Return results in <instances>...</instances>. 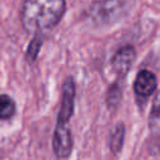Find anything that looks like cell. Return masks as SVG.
Masks as SVG:
<instances>
[{
  "label": "cell",
  "instance_id": "obj_1",
  "mask_svg": "<svg viewBox=\"0 0 160 160\" xmlns=\"http://www.w3.org/2000/svg\"><path fill=\"white\" fill-rule=\"evenodd\" d=\"M65 8V0H24L20 20L26 31L41 34L58 25Z\"/></svg>",
  "mask_w": 160,
  "mask_h": 160
},
{
  "label": "cell",
  "instance_id": "obj_2",
  "mask_svg": "<svg viewBox=\"0 0 160 160\" xmlns=\"http://www.w3.org/2000/svg\"><path fill=\"white\" fill-rule=\"evenodd\" d=\"M129 0H104L95 2L89 9L91 20L96 24H110L119 20L129 9Z\"/></svg>",
  "mask_w": 160,
  "mask_h": 160
},
{
  "label": "cell",
  "instance_id": "obj_3",
  "mask_svg": "<svg viewBox=\"0 0 160 160\" xmlns=\"http://www.w3.org/2000/svg\"><path fill=\"white\" fill-rule=\"evenodd\" d=\"M72 135L69 124H58L55 125L52 135V150L58 159H68L72 151Z\"/></svg>",
  "mask_w": 160,
  "mask_h": 160
},
{
  "label": "cell",
  "instance_id": "obj_4",
  "mask_svg": "<svg viewBox=\"0 0 160 160\" xmlns=\"http://www.w3.org/2000/svg\"><path fill=\"white\" fill-rule=\"evenodd\" d=\"M74 105H75V82L72 78L69 76L62 82L61 102L56 119L58 124H69L74 114Z\"/></svg>",
  "mask_w": 160,
  "mask_h": 160
},
{
  "label": "cell",
  "instance_id": "obj_5",
  "mask_svg": "<svg viewBox=\"0 0 160 160\" xmlns=\"http://www.w3.org/2000/svg\"><path fill=\"white\" fill-rule=\"evenodd\" d=\"M135 61V49L130 45L120 48L111 59V68L119 78H124Z\"/></svg>",
  "mask_w": 160,
  "mask_h": 160
},
{
  "label": "cell",
  "instance_id": "obj_6",
  "mask_svg": "<svg viewBox=\"0 0 160 160\" xmlns=\"http://www.w3.org/2000/svg\"><path fill=\"white\" fill-rule=\"evenodd\" d=\"M158 86V80L154 72L150 70H141L138 72L134 81V91L138 98L148 99L154 94Z\"/></svg>",
  "mask_w": 160,
  "mask_h": 160
},
{
  "label": "cell",
  "instance_id": "obj_7",
  "mask_svg": "<svg viewBox=\"0 0 160 160\" xmlns=\"http://www.w3.org/2000/svg\"><path fill=\"white\" fill-rule=\"evenodd\" d=\"M124 140H125V125L122 122H119L112 129L109 139V149L114 155H118L122 150Z\"/></svg>",
  "mask_w": 160,
  "mask_h": 160
},
{
  "label": "cell",
  "instance_id": "obj_8",
  "mask_svg": "<svg viewBox=\"0 0 160 160\" xmlns=\"http://www.w3.org/2000/svg\"><path fill=\"white\" fill-rule=\"evenodd\" d=\"M16 110L15 101L6 94H0V120H9L14 116Z\"/></svg>",
  "mask_w": 160,
  "mask_h": 160
},
{
  "label": "cell",
  "instance_id": "obj_9",
  "mask_svg": "<svg viewBox=\"0 0 160 160\" xmlns=\"http://www.w3.org/2000/svg\"><path fill=\"white\" fill-rule=\"evenodd\" d=\"M41 45H42V36L41 34H35L32 40L30 41L29 46H28V50L25 52V59L28 62H34L39 55V51L41 49Z\"/></svg>",
  "mask_w": 160,
  "mask_h": 160
},
{
  "label": "cell",
  "instance_id": "obj_10",
  "mask_svg": "<svg viewBox=\"0 0 160 160\" xmlns=\"http://www.w3.org/2000/svg\"><path fill=\"white\" fill-rule=\"evenodd\" d=\"M149 125L152 129L160 128V90L152 100V105L149 114Z\"/></svg>",
  "mask_w": 160,
  "mask_h": 160
},
{
  "label": "cell",
  "instance_id": "obj_11",
  "mask_svg": "<svg viewBox=\"0 0 160 160\" xmlns=\"http://www.w3.org/2000/svg\"><path fill=\"white\" fill-rule=\"evenodd\" d=\"M120 98H121V89L119 86V84H114L109 88V91H108V95H106V102H108V106L109 108H114L119 104L120 101Z\"/></svg>",
  "mask_w": 160,
  "mask_h": 160
}]
</instances>
